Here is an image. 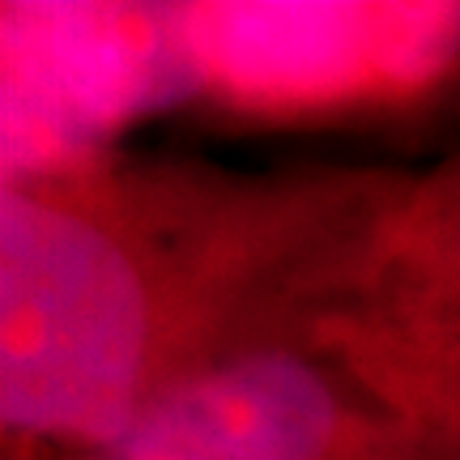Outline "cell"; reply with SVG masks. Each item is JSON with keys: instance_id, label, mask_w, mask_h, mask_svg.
Here are the masks:
<instances>
[{"instance_id": "6da1fadb", "label": "cell", "mask_w": 460, "mask_h": 460, "mask_svg": "<svg viewBox=\"0 0 460 460\" xmlns=\"http://www.w3.org/2000/svg\"><path fill=\"white\" fill-rule=\"evenodd\" d=\"M146 278L94 217L9 183L0 197V418L111 447L149 405Z\"/></svg>"}, {"instance_id": "7a4b0ae2", "label": "cell", "mask_w": 460, "mask_h": 460, "mask_svg": "<svg viewBox=\"0 0 460 460\" xmlns=\"http://www.w3.org/2000/svg\"><path fill=\"white\" fill-rule=\"evenodd\" d=\"M180 26L197 85L261 107L413 90L460 51L456 4H192Z\"/></svg>"}, {"instance_id": "3957f363", "label": "cell", "mask_w": 460, "mask_h": 460, "mask_svg": "<svg viewBox=\"0 0 460 460\" xmlns=\"http://www.w3.org/2000/svg\"><path fill=\"white\" fill-rule=\"evenodd\" d=\"M197 85L180 9L9 4L4 163L34 171Z\"/></svg>"}, {"instance_id": "277c9868", "label": "cell", "mask_w": 460, "mask_h": 460, "mask_svg": "<svg viewBox=\"0 0 460 460\" xmlns=\"http://www.w3.org/2000/svg\"><path fill=\"white\" fill-rule=\"evenodd\" d=\"M341 447V396L312 362L247 354L154 393L111 460H337Z\"/></svg>"}]
</instances>
